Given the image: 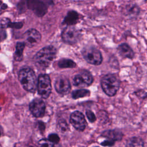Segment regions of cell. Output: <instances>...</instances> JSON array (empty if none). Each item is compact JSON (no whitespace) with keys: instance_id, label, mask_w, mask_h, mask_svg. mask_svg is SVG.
<instances>
[{"instance_id":"obj_1","label":"cell","mask_w":147,"mask_h":147,"mask_svg":"<svg viewBox=\"0 0 147 147\" xmlns=\"http://www.w3.org/2000/svg\"><path fill=\"white\" fill-rule=\"evenodd\" d=\"M56 55V48L51 45L40 49L34 56L33 61L39 68H47L51 64Z\"/></svg>"},{"instance_id":"obj_2","label":"cell","mask_w":147,"mask_h":147,"mask_svg":"<svg viewBox=\"0 0 147 147\" xmlns=\"http://www.w3.org/2000/svg\"><path fill=\"white\" fill-rule=\"evenodd\" d=\"M18 79L23 88L27 91L33 92L37 86L34 72L29 68L21 69L18 72Z\"/></svg>"},{"instance_id":"obj_3","label":"cell","mask_w":147,"mask_h":147,"mask_svg":"<svg viewBox=\"0 0 147 147\" xmlns=\"http://www.w3.org/2000/svg\"><path fill=\"white\" fill-rule=\"evenodd\" d=\"M100 84L105 93L109 96H114L119 88L120 83L118 79L114 75L108 74L102 77Z\"/></svg>"},{"instance_id":"obj_4","label":"cell","mask_w":147,"mask_h":147,"mask_svg":"<svg viewBox=\"0 0 147 147\" xmlns=\"http://www.w3.org/2000/svg\"><path fill=\"white\" fill-rule=\"evenodd\" d=\"M82 55L85 60L90 64L98 65L102 62L103 58L100 51L94 47H84L82 50Z\"/></svg>"},{"instance_id":"obj_5","label":"cell","mask_w":147,"mask_h":147,"mask_svg":"<svg viewBox=\"0 0 147 147\" xmlns=\"http://www.w3.org/2000/svg\"><path fill=\"white\" fill-rule=\"evenodd\" d=\"M37 87L39 95L42 98H48L52 91L49 76L46 74L40 75L37 79Z\"/></svg>"},{"instance_id":"obj_6","label":"cell","mask_w":147,"mask_h":147,"mask_svg":"<svg viewBox=\"0 0 147 147\" xmlns=\"http://www.w3.org/2000/svg\"><path fill=\"white\" fill-rule=\"evenodd\" d=\"M81 33L72 26H67L61 33V38L64 42L70 45L77 43L80 39Z\"/></svg>"},{"instance_id":"obj_7","label":"cell","mask_w":147,"mask_h":147,"mask_svg":"<svg viewBox=\"0 0 147 147\" xmlns=\"http://www.w3.org/2000/svg\"><path fill=\"white\" fill-rule=\"evenodd\" d=\"M93 81L92 75L86 70H83L75 75L73 78V84L78 87H88L92 83Z\"/></svg>"},{"instance_id":"obj_8","label":"cell","mask_w":147,"mask_h":147,"mask_svg":"<svg viewBox=\"0 0 147 147\" xmlns=\"http://www.w3.org/2000/svg\"><path fill=\"white\" fill-rule=\"evenodd\" d=\"M70 122L77 130L82 131L87 126V122L84 115L79 111H74L70 115Z\"/></svg>"},{"instance_id":"obj_9","label":"cell","mask_w":147,"mask_h":147,"mask_svg":"<svg viewBox=\"0 0 147 147\" xmlns=\"http://www.w3.org/2000/svg\"><path fill=\"white\" fill-rule=\"evenodd\" d=\"M23 38L25 45H28L29 47H33L40 42L41 36L37 30L30 29L24 34Z\"/></svg>"},{"instance_id":"obj_10","label":"cell","mask_w":147,"mask_h":147,"mask_svg":"<svg viewBox=\"0 0 147 147\" xmlns=\"http://www.w3.org/2000/svg\"><path fill=\"white\" fill-rule=\"evenodd\" d=\"M29 109L34 117H41L45 114V104L41 99L36 98L30 102Z\"/></svg>"},{"instance_id":"obj_11","label":"cell","mask_w":147,"mask_h":147,"mask_svg":"<svg viewBox=\"0 0 147 147\" xmlns=\"http://www.w3.org/2000/svg\"><path fill=\"white\" fill-rule=\"evenodd\" d=\"M55 88L57 93L61 95H65L70 92L71 86L68 79L65 76H61L56 79Z\"/></svg>"},{"instance_id":"obj_12","label":"cell","mask_w":147,"mask_h":147,"mask_svg":"<svg viewBox=\"0 0 147 147\" xmlns=\"http://www.w3.org/2000/svg\"><path fill=\"white\" fill-rule=\"evenodd\" d=\"M28 7L38 17H42L47 12V6L42 1L29 0L27 1Z\"/></svg>"},{"instance_id":"obj_13","label":"cell","mask_w":147,"mask_h":147,"mask_svg":"<svg viewBox=\"0 0 147 147\" xmlns=\"http://www.w3.org/2000/svg\"><path fill=\"white\" fill-rule=\"evenodd\" d=\"M117 51L120 56L123 58H128L131 59L134 56V53L133 49L128 44L126 43H122L120 44L117 48Z\"/></svg>"},{"instance_id":"obj_14","label":"cell","mask_w":147,"mask_h":147,"mask_svg":"<svg viewBox=\"0 0 147 147\" xmlns=\"http://www.w3.org/2000/svg\"><path fill=\"white\" fill-rule=\"evenodd\" d=\"M102 136L107 138V140L115 142V141H119L123 137L122 133L117 129L107 130L103 131Z\"/></svg>"},{"instance_id":"obj_15","label":"cell","mask_w":147,"mask_h":147,"mask_svg":"<svg viewBox=\"0 0 147 147\" xmlns=\"http://www.w3.org/2000/svg\"><path fill=\"white\" fill-rule=\"evenodd\" d=\"M79 20V14L74 10L69 11L64 17L63 24L67 26H72L75 25Z\"/></svg>"},{"instance_id":"obj_16","label":"cell","mask_w":147,"mask_h":147,"mask_svg":"<svg viewBox=\"0 0 147 147\" xmlns=\"http://www.w3.org/2000/svg\"><path fill=\"white\" fill-rule=\"evenodd\" d=\"M125 147H144V142L141 138L133 137L127 141Z\"/></svg>"},{"instance_id":"obj_17","label":"cell","mask_w":147,"mask_h":147,"mask_svg":"<svg viewBox=\"0 0 147 147\" xmlns=\"http://www.w3.org/2000/svg\"><path fill=\"white\" fill-rule=\"evenodd\" d=\"M25 46L24 42H18L16 44V51L14 55V58L16 61H21L23 56L22 53Z\"/></svg>"},{"instance_id":"obj_18","label":"cell","mask_w":147,"mask_h":147,"mask_svg":"<svg viewBox=\"0 0 147 147\" xmlns=\"http://www.w3.org/2000/svg\"><path fill=\"white\" fill-rule=\"evenodd\" d=\"M58 67L60 68H72L76 66V64L69 59H61L57 63Z\"/></svg>"},{"instance_id":"obj_19","label":"cell","mask_w":147,"mask_h":147,"mask_svg":"<svg viewBox=\"0 0 147 147\" xmlns=\"http://www.w3.org/2000/svg\"><path fill=\"white\" fill-rule=\"evenodd\" d=\"M90 95V91L87 89H79L72 92L71 95L72 98L76 99L80 98L87 97Z\"/></svg>"},{"instance_id":"obj_20","label":"cell","mask_w":147,"mask_h":147,"mask_svg":"<svg viewBox=\"0 0 147 147\" xmlns=\"http://www.w3.org/2000/svg\"><path fill=\"white\" fill-rule=\"evenodd\" d=\"M37 147H61L59 144H53L47 139H41L37 142Z\"/></svg>"},{"instance_id":"obj_21","label":"cell","mask_w":147,"mask_h":147,"mask_svg":"<svg viewBox=\"0 0 147 147\" xmlns=\"http://www.w3.org/2000/svg\"><path fill=\"white\" fill-rule=\"evenodd\" d=\"M126 11V14L127 15H137L139 13L140 10L138 7L136 5H128L126 7L125 9Z\"/></svg>"},{"instance_id":"obj_22","label":"cell","mask_w":147,"mask_h":147,"mask_svg":"<svg viewBox=\"0 0 147 147\" xmlns=\"http://www.w3.org/2000/svg\"><path fill=\"white\" fill-rule=\"evenodd\" d=\"M68 125L64 119H60L57 123V129L60 132L64 133L68 130Z\"/></svg>"},{"instance_id":"obj_23","label":"cell","mask_w":147,"mask_h":147,"mask_svg":"<svg viewBox=\"0 0 147 147\" xmlns=\"http://www.w3.org/2000/svg\"><path fill=\"white\" fill-rule=\"evenodd\" d=\"M48 140L53 143V144H57L59 143V142L60 141V137H59V136L57 134H55V133H52V134H50L49 136H48Z\"/></svg>"},{"instance_id":"obj_24","label":"cell","mask_w":147,"mask_h":147,"mask_svg":"<svg viewBox=\"0 0 147 147\" xmlns=\"http://www.w3.org/2000/svg\"><path fill=\"white\" fill-rule=\"evenodd\" d=\"M23 26V23L22 22H11L10 20L7 24V28H11L14 29H21Z\"/></svg>"},{"instance_id":"obj_25","label":"cell","mask_w":147,"mask_h":147,"mask_svg":"<svg viewBox=\"0 0 147 147\" xmlns=\"http://www.w3.org/2000/svg\"><path fill=\"white\" fill-rule=\"evenodd\" d=\"M86 116H87L88 121L92 123V122H95L96 121V116H95L94 113L91 110H86Z\"/></svg>"},{"instance_id":"obj_26","label":"cell","mask_w":147,"mask_h":147,"mask_svg":"<svg viewBox=\"0 0 147 147\" xmlns=\"http://www.w3.org/2000/svg\"><path fill=\"white\" fill-rule=\"evenodd\" d=\"M135 94H136V95L140 97L141 98H143L144 99V98H145L147 97V92L146 91H144L141 90L136 91L135 92Z\"/></svg>"},{"instance_id":"obj_27","label":"cell","mask_w":147,"mask_h":147,"mask_svg":"<svg viewBox=\"0 0 147 147\" xmlns=\"http://www.w3.org/2000/svg\"><path fill=\"white\" fill-rule=\"evenodd\" d=\"M6 38V33L2 28H0V42L3 41Z\"/></svg>"},{"instance_id":"obj_28","label":"cell","mask_w":147,"mask_h":147,"mask_svg":"<svg viewBox=\"0 0 147 147\" xmlns=\"http://www.w3.org/2000/svg\"><path fill=\"white\" fill-rule=\"evenodd\" d=\"M24 3H25V2H23V1H21L19 3H18L17 7H18V10L20 11V13L24 12L25 10V5Z\"/></svg>"},{"instance_id":"obj_29","label":"cell","mask_w":147,"mask_h":147,"mask_svg":"<svg viewBox=\"0 0 147 147\" xmlns=\"http://www.w3.org/2000/svg\"><path fill=\"white\" fill-rule=\"evenodd\" d=\"M114 142L109 140H105L103 142H102L101 143V145L103 146H113L114 145Z\"/></svg>"},{"instance_id":"obj_30","label":"cell","mask_w":147,"mask_h":147,"mask_svg":"<svg viewBox=\"0 0 147 147\" xmlns=\"http://www.w3.org/2000/svg\"><path fill=\"white\" fill-rule=\"evenodd\" d=\"M37 127L38 129L41 131H44L45 129V126L44 122H42V121H38L37 122Z\"/></svg>"},{"instance_id":"obj_31","label":"cell","mask_w":147,"mask_h":147,"mask_svg":"<svg viewBox=\"0 0 147 147\" xmlns=\"http://www.w3.org/2000/svg\"><path fill=\"white\" fill-rule=\"evenodd\" d=\"M7 7V5L5 4V3H3V4H2V5H1V9H2V10H5Z\"/></svg>"},{"instance_id":"obj_32","label":"cell","mask_w":147,"mask_h":147,"mask_svg":"<svg viewBox=\"0 0 147 147\" xmlns=\"http://www.w3.org/2000/svg\"><path fill=\"white\" fill-rule=\"evenodd\" d=\"M0 136H1V132H0Z\"/></svg>"},{"instance_id":"obj_33","label":"cell","mask_w":147,"mask_h":147,"mask_svg":"<svg viewBox=\"0 0 147 147\" xmlns=\"http://www.w3.org/2000/svg\"><path fill=\"white\" fill-rule=\"evenodd\" d=\"M96 147H98V146H96Z\"/></svg>"},{"instance_id":"obj_34","label":"cell","mask_w":147,"mask_h":147,"mask_svg":"<svg viewBox=\"0 0 147 147\" xmlns=\"http://www.w3.org/2000/svg\"><path fill=\"white\" fill-rule=\"evenodd\" d=\"M0 49H1V48H0Z\"/></svg>"}]
</instances>
